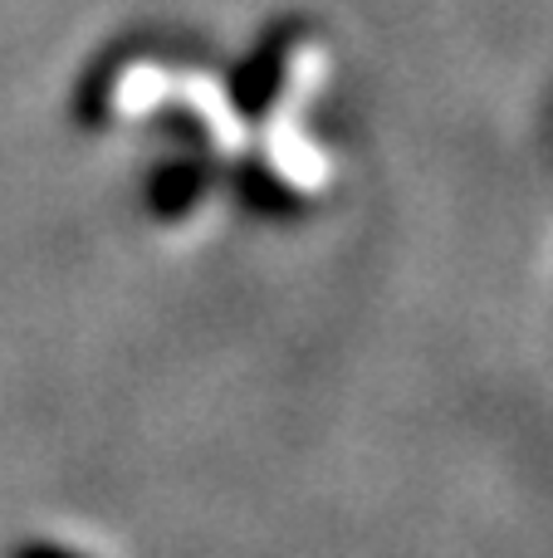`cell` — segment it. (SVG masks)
<instances>
[{
	"mask_svg": "<svg viewBox=\"0 0 553 558\" xmlns=\"http://www.w3.org/2000/svg\"><path fill=\"white\" fill-rule=\"evenodd\" d=\"M10 558H88V554H78V549H64V544H45V539H35V544H20Z\"/></svg>",
	"mask_w": 553,
	"mask_h": 558,
	"instance_id": "cell-1",
	"label": "cell"
}]
</instances>
